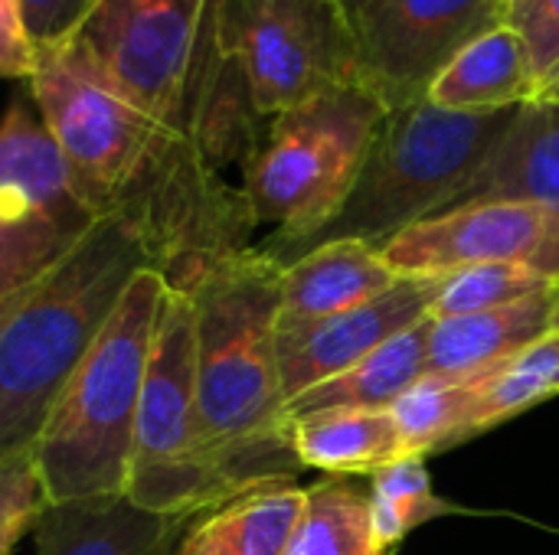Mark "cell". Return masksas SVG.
<instances>
[{"instance_id":"6da1fadb","label":"cell","mask_w":559,"mask_h":555,"mask_svg":"<svg viewBox=\"0 0 559 555\" xmlns=\"http://www.w3.org/2000/svg\"><path fill=\"white\" fill-rule=\"evenodd\" d=\"M26 92L85 206L128 222L170 288H190L216 258L249 249V203L200 147L157 124L66 46H39Z\"/></svg>"},{"instance_id":"7a4b0ae2","label":"cell","mask_w":559,"mask_h":555,"mask_svg":"<svg viewBox=\"0 0 559 555\" xmlns=\"http://www.w3.org/2000/svg\"><path fill=\"white\" fill-rule=\"evenodd\" d=\"M59 46L138 111L190 137L219 173L242 170L265 131L226 46V0H95Z\"/></svg>"},{"instance_id":"3957f363","label":"cell","mask_w":559,"mask_h":555,"mask_svg":"<svg viewBox=\"0 0 559 555\" xmlns=\"http://www.w3.org/2000/svg\"><path fill=\"white\" fill-rule=\"evenodd\" d=\"M183 291L197 314V412L206 455L236 494L292 484L301 461L275 360L282 265L249 245L210 262Z\"/></svg>"},{"instance_id":"277c9868","label":"cell","mask_w":559,"mask_h":555,"mask_svg":"<svg viewBox=\"0 0 559 555\" xmlns=\"http://www.w3.org/2000/svg\"><path fill=\"white\" fill-rule=\"evenodd\" d=\"M144 268H154L144 239L105 216L0 301V464L33 455L69 376Z\"/></svg>"},{"instance_id":"5b68a950","label":"cell","mask_w":559,"mask_h":555,"mask_svg":"<svg viewBox=\"0 0 559 555\" xmlns=\"http://www.w3.org/2000/svg\"><path fill=\"white\" fill-rule=\"evenodd\" d=\"M164 298L167 278L157 268L138 272L105 330L69 376L33 448L46 504L124 497Z\"/></svg>"},{"instance_id":"8992f818","label":"cell","mask_w":559,"mask_h":555,"mask_svg":"<svg viewBox=\"0 0 559 555\" xmlns=\"http://www.w3.org/2000/svg\"><path fill=\"white\" fill-rule=\"evenodd\" d=\"M521 108L524 105L504 111H449L429 98L393 108L370 144L347 200L295 249L292 262L318 245L344 239L383 249L403 229L452 209L495 157Z\"/></svg>"},{"instance_id":"52a82bcc","label":"cell","mask_w":559,"mask_h":555,"mask_svg":"<svg viewBox=\"0 0 559 555\" xmlns=\"http://www.w3.org/2000/svg\"><path fill=\"white\" fill-rule=\"evenodd\" d=\"M386 114L370 88L341 85L265 121L239 190L255 229H272L262 252L282 268L341 209Z\"/></svg>"},{"instance_id":"ba28073f","label":"cell","mask_w":559,"mask_h":555,"mask_svg":"<svg viewBox=\"0 0 559 555\" xmlns=\"http://www.w3.org/2000/svg\"><path fill=\"white\" fill-rule=\"evenodd\" d=\"M124 497L147 514L183 523L236 497L200 442L197 314L193 298L170 285L141 389Z\"/></svg>"},{"instance_id":"9c48e42d","label":"cell","mask_w":559,"mask_h":555,"mask_svg":"<svg viewBox=\"0 0 559 555\" xmlns=\"http://www.w3.org/2000/svg\"><path fill=\"white\" fill-rule=\"evenodd\" d=\"M226 46L265 121L360 85L357 26L337 0H226Z\"/></svg>"},{"instance_id":"30bf717a","label":"cell","mask_w":559,"mask_h":555,"mask_svg":"<svg viewBox=\"0 0 559 555\" xmlns=\"http://www.w3.org/2000/svg\"><path fill=\"white\" fill-rule=\"evenodd\" d=\"M95 222L36 101L16 92L0 114V301L59 262Z\"/></svg>"},{"instance_id":"8fae6325","label":"cell","mask_w":559,"mask_h":555,"mask_svg":"<svg viewBox=\"0 0 559 555\" xmlns=\"http://www.w3.org/2000/svg\"><path fill=\"white\" fill-rule=\"evenodd\" d=\"M400 278H445L475 265H527L559 281V209L531 200H478L429 216L383 249Z\"/></svg>"},{"instance_id":"7c38bea8","label":"cell","mask_w":559,"mask_h":555,"mask_svg":"<svg viewBox=\"0 0 559 555\" xmlns=\"http://www.w3.org/2000/svg\"><path fill=\"white\" fill-rule=\"evenodd\" d=\"M508 20V0H380L360 23V85L403 108L475 36Z\"/></svg>"},{"instance_id":"4fadbf2b","label":"cell","mask_w":559,"mask_h":555,"mask_svg":"<svg viewBox=\"0 0 559 555\" xmlns=\"http://www.w3.org/2000/svg\"><path fill=\"white\" fill-rule=\"evenodd\" d=\"M442 278H400L380 298L318 321H278L275 360L285 402L341 376L396 334L429 317Z\"/></svg>"},{"instance_id":"5bb4252c","label":"cell","mask_w":559,"mask_h":555,"mask_svg":"<svg viewBox=\"0 0 559 555\" xmlns=\"http://www.w3.org/2000/svg\"><path fill=\"white\" fill-rule=\"evenodd\" d=\"M187 523L147 514L128 497H102L43 504L29 533L33 555H174Z\"/></svg>"},{"instance_id":"9a60e30c","label":"cell","mask_w":559,"mask_h":555,"mask_svg":"<svg viewBox=\"0 0 559 555\" xmlns=\"http://www.w3.org/2000/svg\"><path fill=\"white\" fill-rule=\"evenodd\" d=\"M557 301L559 285L544 294L495 311L432 321L426 373L462 379V376H481L508 363L514 353L527 350L531 343H537L554 330Z\"/></svg>"},{"instance_id":"2e32d148","label":"cell","mask_w":559,"mask_h":555,"mask_svg":"<svg viewBox=\"0 0 559 555\" xmlns=\"http://www.w3.org/2000/svg\"><path fill=\"white\" fill-rule=\"evenodd\" d=\"M400 275L370 242L344 239L318 245L282 268V317L318 321L380 298Z\"/></svg>"},{"instance_id":"e0dca14e","label":"cell","mask_w":559,"mask_h":555,"mask_svg":"<svg viewBox=\"0 0 559 555\" xmlns=\"http://www.w3.org/2000/svg\"><path fill=\"white\" fill-rule=\"evenodd\" d=\"M537 72L524 36L511 20L462 46L432 79L426 98L449 111H504L531 105Z\"/></svg>"},{"instance_id":"ac0fdd59","label":"cell","mask_w":559,"mask_h":555,"mask_svg":"<svg viewBox=\"0 0 559 555\" xmlns=\"http://www.w3.org/2000/svg\"><path fill=\"white\" fill-rule=\"evenodd\" d=\"M305 507V487L265 484L193 517L174 555H285Z\"/></svg>"},{"instance_id":"d6986e66","label":"cell","mask_w":559,"mask_h":555,"mask_svg":"<svg viewBox=\"0 0 559 555\" xmlns=\"http://www.w3.org/2000/svg\"><path fill=\"white\" fill-rule=\"evenodd\" d=\"M478 200H531L559 209V105H524L514 128L462 193Z\"/></svg>"},{"instance_id":"ffe728a7","label":"cell","mask_w":559,"mask_h":555,"mask_svg":"<svg viewBox=\"0 0 559 555\" xmlns=\"http://www.w3.org/2000/svg\"><path fill=\"white\" fill-rule=\"evenodd\" d=\"M292 445L301 468L328 478L373 474L403 458L390 409H321L292 419Z\"/></svg>"},{"instance_id":"44dd1931","label":"cell","mask_w":559,"mask_h":555,"mask_svg":"<svg viewBox=\"0 0 559 555\" xmlns=\"http://www.w3.org/2000/svg\"><path fill=\"white\" fill-rule=\"evenodd\" d=\"M429 334H432V317L396 334L393 340L357 360L341 376L288 402V422L321 409H390L413 383L426 376Z\"/></svg>"},{"instance_id":"7402d4cb","label":"cell","mask_w":559,"mask_h":555,"mask_svg":"<svg viewBox=\"0 0 559 555\" xmlns=\"http://www.w3.org/2000/svg\"><path fill=\"white\" fill-rule=\"evenodd\" d=\"M285 555H390L373 536L370 487L354 478H324L308 487Z\"/></svg>"},{"instance_id":"603a6c76","label":"cell","mask_w":559,"mask_h":555,"mask_svg":"<svg viewBox=\"0 0 559 555\" xmlns=\"http://www.w3.org/2000/svg\"><path fill=\"white\" fill-rule=\"evenodd\" d=\"M478 379L481 376L449 379L426 373L390 406L403 458H426L429 451H442L465 442Z\"/></svg>"},{"instance_id":"cb8c5ba5","label":"cell","mask_w":559,"mask_h":555,"mask_svg":"<svg viewBox=\"0 0 559 555\" xmlns=\"http://www.w3.org/2000/svg\"><path fill=\"white\" fill-rule=\"evenodd\" d=\"M550 396H559V330H550L508 363L481 373L465 438L501 425Z\"/></svg>"},{"instance_id":"d4e9b609","label":"cell","mask_w":559,"mask_h":555,"mask_svg":"<svg viewBox=\"0 0 559 555\" xmlns=\"http://www.w3.org/2000/svg\"><path fill=\"white\" fill-rule=\"evenodd\" d=\"M367 487H370L373 536L383 546V553L403 543L426 520L452 510L442 497H436L432 478L426 471V458H409V455L396 458L377 468Z\"/></svg>"},{"instance_id":"484cf974","label":"cell","mask_w":559,"mask_h":555,"mask_svg":"<svg viewBox=\"0 0 559 555\" xmlns=\"http://www.w3.org/2000/svg\"><path fill=\"white\" fill-rule=\"evenodd\" d=\"M559 281H550L547 275L527 268V265H475L462 268L442 278L436 301L429 307L432 321L459 317V314H478L495 311L534 294H544L557 288Z\"/></svg>"},{"instance_id":"4316f807","label":"cell","mask_w":559,"mask_h":555,"mask_svg":"<svg viewBox=\"0 0 559 555\" xmlns=\"http://www.w3.org/2000/svg\"><path fill=\"white\" fill-rule=\"evenodd\" d=\"M527 43L537 82L559 59V0H518L508 16Z\"/></svg>"},{"instance_id":"83f0119b","label":"cell","mask_w":559,"mask_h":555,"mask_svg":"<svg viewBox=\"0 0 559 555\" xmlns=\"http://www.w3.org/2000/svg\"><path fill=\"white\" fill-rule=\"evenodd\" d=\"M43 504L46 500L39 491L33 455L0 464V530L23 523V520H36Z\"/></svg>"},{"instance_id":"f1b7e54d","label":"cell","mask_w":559,"mask_h":555,"mask_svg":"<svg viewBox=\"0 0 559 555\" xmlns=\"http://www.w3.org/2000/svg\"><path fill=\"white\" fill-rule=\"evenodd\" d=\"M92 3L95 0H20L26 29H29L36 46L66 43L82 26Z\"/></svg>"},{"instance_id":"f546056e","label":"cell","mask_w":559,"mask_h":555,"mask_svg":"<svg viewBox=\"0 0 559 555\" xmlns=\"http://www.w3.org/2000/svg\"><path fill=\"white\" fill-rule=\"evenodd\" d=\"M39 46L33 43L20 0H0V79H29Z\"/></svg>"},{"instance_id":"4dcf8cb0","label":"cell","mask_w":559,"mask_h":555,"mask_svg":"<svg viewBox=\"0 0 559 555\" xmlns=\"http://www.w3.org/2000/svg\"><path fill=\"white\" fill-rule=\"evenodd\" d=\"M531 105H559V59L540 75Z\"/></svg>"},{"instance_id":"1f68e13d","label":"cell","mask_w":559,"mask_h":555,"mask_svg":"<svg viewBox=\"0 0 559 555\" xmlns=\"http://www.w3.org/2000/svg\"><path fill=\"white\" fill-rule=\"evenodd\" d=\"M29 530H33V520H23V523H13V527L0 530V555H13L16 543H20L23 533H29Z\"/></svg>"},{"instance_id":"d6a6232c","label":"cell","mask_w":559,"mask_h":555,"mask_svg":"<svg viewBox=\"0 0 559 555\" xmlns=\"http://www.w3.org/2000/svg\"><path fill=\"white\" fill-rule=\"evenodd\" d=\"M337 3H341V7H344V13L350 16V23L357 26V23H360V20H364V16L373 10L380 0H337Z\"/></svg>"},{"instance_id":"836d02e7","label":"cell","mask_w":559,"mask_h":555,"mask_svg":"<svg viewBox=\"0 0 559 555\" xmlns=\"http://www.w3.org/2000/svg\"><path fill=\"white\" fill-rule=\"evenodd\" d=\"M554 330H559V301H557V314H554Z\"/></svg>"},{"instance_id":"e575fe53","label":"cell","mask_w":559,"mask_h":555,"mask_svg":"<svg viewBox=\"0 0 559 555\" xmlns=\"http://www.w3.org/2000/svg\"><path fill=\"white\" fill-rule=\"evenodd\" d=\"M514 3H518V0H508V16H511V7H514Z\"/></svg>"}]
</instances>
